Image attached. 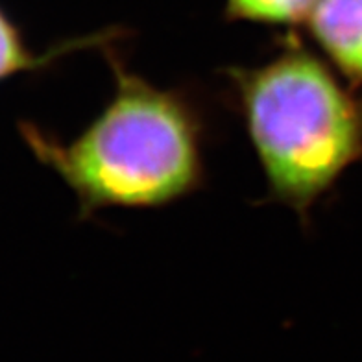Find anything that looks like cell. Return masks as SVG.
I'll list each match as a JSON object with an SVG mask.
<instances>
[{
  "label": "cell",
  "instance_id": "1",
  "mask_svg": "<svg viewBox=\"0 0 362 362\" xmlns=\"http://www.w3.org/2000/svg\"><path fill=\"white\" fill-rule=\"evenodd\" d=\"M115 95L71 143L34 134L39 158L67 181L90 215L104 207H156L189 194L204 176L202 126L191 104L111 59Z\"/></svg>",
  "mask_w": 362,
  "mask_h": 362
},
{
  "label": "cell",
  "instance_id": "2",
  "mask_svg": "<svg viewBox=\"0 0 362 362\" xmlns=\"http://www.w3.org/2000/svg\"><path fill=\"white\" fill-rule=\"evenodd\" d=\"M231 78L272 192L305 216L362 156V107L322 59L296 43Z\"/></svg>",
  "mask_w": 362,
  "mask_h": 362
},
{
  "label": "cell",
  "instance_id": "3",
  "mask_svg": "<svg viewBox=\"0 0 362 362\" xmlns=\"http://www.w3.org/2000/svg\"><path fill=\"white\" fill-rule=\"evenodd\" d=\"M310 30L329 59L351 80H362V0H318Z\"/></svg>",
  "mask_w": 362,
  "mask_h": 362
},
{
  "label": "cell",
  "instance_id": "4",
  "mask_svg": "<svg viewBox=\"0 0 362 362\" xmlns=\"http://www.w3.org/2000/svg\"><path fill=\"white\" fill-rule=\"evenodd\" d=\"M318 0H228L231 19L264 24H294L310 17Z\"/></svg>",
  "mask_w": 362,
  "mask_h": 362
},
{
  "label": "cell",
  "instance_id": "5",
  "mask_svg": "<svg viewBox=\"0 0 362 362\" xmlns=\"http://www.w3.org/2000/svg\"><path fill=\"white\" fill-rule=\"evenodd\" d=\"M34 63V56L24 47L17 30L0 13V80L24 69H30Z\"/></svg>",
  "mask_w": 362,
  "mask_h": 362
}]
</instances>
